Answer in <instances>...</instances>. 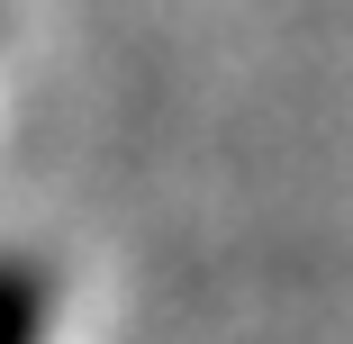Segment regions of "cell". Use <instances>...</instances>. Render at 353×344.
<instances>
[{"mask_svg":"<svg viewBox=\"0 0 353 344\" xmlns=\"http://www.w3.org/2000/svg\"><path fill=\"white\" fill-rule=\"evenodd\" d=\"M46 335V272L0 254V344H37Z\"/></svg>","mask_w":353,"mask_h":344,"instance_id":"obj_1","label":"cell"}]
</instances>
